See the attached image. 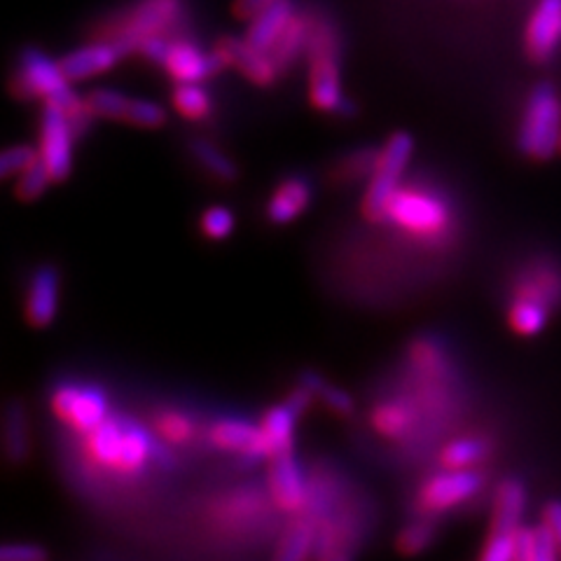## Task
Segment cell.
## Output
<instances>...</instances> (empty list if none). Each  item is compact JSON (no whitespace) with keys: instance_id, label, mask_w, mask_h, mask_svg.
<instances>
[{"instance_id":"obj_1","label":"cell","mask_w":561,"mask_h":561,"mask_svg":"<svg viewBox=\"0 0 561 561\" xmlns=\"http://www.w3.org/2000/svg\"><path fill=\"white\" fill-rule=\"evenodd\" d=\"M309 101L316 111L340 117H354L356 105L344 96L340 73V31L325 12L311 10L307 43Z\"/></svg>"},{"instance_id":"obj_2","label":"cell","mask_w":561,"mask_h":561,"mask_svg":"<svg viewBox=\"0 0 561 561\" xmlns=\"http://www.w3.org/2000/svg\"><path fill=\"white\" fill-rule=\"evenodd\" d=\"M396 230L419 243H447L454 230V214L447 199L424 185H400L389 204V218Z\"/></svg>"},{"instance_id":"obj_3","label":"cell","mask_w":561,"mask_h":561,"mask_svg":"<svg viewBox=\"0 0 561 561\" xmlns=\"http://www.w3.org/2000/svg\"><path fill=\"white\" fill-rule=\"evenodd\" d=\"M187 14V0H134L131 5L113 14V20L99 26L96 35L117 41L136 55L138 45L152 35H179V26Z\"/></svg>"},{"instance_id":"obj_4","label":"cell","mask_w":561,"mask_h":561,"mask_svg":"<svg viewBox=\"0 0 561 561\" xmlns=\"http://www.w3.org/2000/svg\"><path fill=\"white\" fill-rule=\"evenodd\" d=\"M10 90L16 99H41L43 103H55L66 115H73L84 103L70 87L59 61L51 59L41 47H24L16 59Z\"/></svg>"},{"instance_id":"obj_5","label":"cell","mask_w":561,"mask_h":561,"mask_svg":"<svg viewBox=\"0 0 561 561\" xmlns=\"http://www.w3.org/2000/svg\"><path fill=\"white\" fill-rule=\"evenodd\" d=\"M561 144V99L550 82H538L526 96L517 148L534 162H550Z\"/></svg>"},{"instance_id":"obj_6","label":"cell","mask_w":561,"mask_h":561,"mask_svg":"<svg viewBox=\"0 0 561 561\" xmlns=\"http://www.w3.org/2000/svg\"><path fill=\"white\" fill-rule=\"evenodd\" d=\"M412 152L414 138L408 131H396L386 138L360 206L363 218L370 225H386V218H389V204L398 187L402 185V173H405L412 160Z\"/></svg>"},{"instance_id":"obj_7","label":"cell","mask_w":561,"mask_h":561,"mask_svg":"<svg viewBox=\"0 0 561 561\" xmlns=\"http://www.w3.org/2000/svg\"><path fill=\"white\" fill-rule=\"evenodd\" d=\"M49 408L61 424L80 435L94 431L108 419V398L99 386L73 381L59 383L49 396Z\"/></svg>"},{"instance_id":"obj_8","label":"cell","mask_w":561,"mask_h":561,"mask_svg":"<svg viewBox=\"0 0 561 561\" xmlns=\"http://www.w3.org/2000/svg\"><path fill=\"white\" fill-rule=\"evenodd\" d=\"M484 486L482 470L443 468L419 486L416 503L421 513H447L451 507L476 499Z\"/></svg>"},{"instance_id":"obj_9","label":"cell","mask_w":561,"mask_h":561,"mask_svg":"<svg viewBox=\"0 0 561 561\" xmlns=\"http://www.w3.org/2000/svg\"><path fill=\"white\" fill-rule=\"evenodd\" d=\"M76 134L66 113L55 103H43L41 113V160L47 167L51 183H61L73 169Z\"/></svg>"},{"instance_id":"obj_10","label":"cell","mask_w":561,"mask_h":561,"mask_svg":"<svg viewBox=\"0 0 561 561\" xmlns=\"http://www.w3.org/2000/svg\"><path fill=\"white\" fill-rule=\"evenodd\" d=\"M210 51H214L222 68H237L239 73L255 87H272L280 76L272 51L260 49L245 38L222 35Z\"/></svg>"},{"instance_id":"obj_11","label":"cell","mask_w":561,"mask_h":561,"mask_svg":"<svg viewBox=\"0 0 561 561\" xmlns=\"http://www.w3.org/2000/svg\"><path fill=\"white\" fill-rule=\"evenodd\" d=\"M561 43V0H536L524 28V49L534 64L554 57Z\"/></svg>"},{"instance_id":"obj_12","label":"cell","mask_w":561,"mask_h":561,"mask_svg":"<svg viewBox=\"0 0 561 561\" xmlns=\"http://www.w3.org/2000/svg\"><path fill=\"white\" fill-rule=\"evenodd\" d=\"M208 440L222 451H234L241 456V463L270 461V445L260 426L243 419H220L208 428Z\"/></svg>"},{"instance_id":"obj_13","label":"cell","mask_w":561,"mask_h":561,"mask_svg":"<svg viewBox=\"0 0 561 561\" xmlns=\"http://www.w3.org/2000/svg\"><path fill=\"white\" fill-rule=\"evenodd\" d=\"M162 68L173 82H204L222 70L214 51H204L195 41L181 33L171 38Z\"/></svg>"},{"instance_id":"obj_14","label":"cell","mask_w":561,"mask_h":561,"mask_svg":"<svg viewBox=\"0 0 561 561\" xmlns=\"http://www.w3.org/2000/svg\"><path fill=\"white\" fill-rule=\"evenodd\" d=\"M129 57V49L117 41L99 38L94 43H87L82 47L70 49L68 55L59 59L64 73L70 82L90 80L101 73H108L122 59Z\"/></svg>"},{"instance_id":"obj_15","label":"cell","mask_w":561,"mask_h":561,"mask_svg":"<svg viewBox=\"0 0 561 561\" xmlns=\"http://www.w3.org/2000/svg\"><path fill=\"white\" fill-rule=\"evenodd\" d=\"M267 484H270V496L280 513H288V515L302 513V507L307 505L309 482L305 480L302 468L295 461L293 451L274 456L270 461Z\"/></svg>"},{"instance_id":"obj_16","label":"cell","mask_w":561,"mask_h":561,"mask_svg":"<svg viewBox=\"0 0 561 561\" xmlns=\"http://www.w3.org/2000/svg\"><path fill=\"white\" fill-rule=\"evenodd\" d=\"M125 435H127V419H115V416H108L101 426L84 433L82 456L87 466L119 476L122 451H125Z\"/></svg>"},{"instance_id":"obj_17","label":"cell","mask_w":561,"mask_h":561,"mask_svg":"<svg viewBox=\"0 0 561 561\" xmlns=\"http://www.w3.org/2000/svg\"><path fill=\"white\" fill-rule=\"evenodd\" d=\"M59 311V270L55 265H43L33 272L26 288L24 313L33 328H47L57 319Z\"/></svg>"},{"instance_id":"obj_18","label":"cell","mask_w":561,"mask_h":561,"mask_svg":"<svg viewBox=\"0 0 561 561\" xmlns=\"http://www.w3.org/2000/svg\"><path fill=\"white\" fill-rule=\"evenodd\" d=\"M311 204V185L302 175H288V179L280 181L272 197L267 199V220L272 225H288L300 218L307 206Z\"/></svg>"},{"instance_id":"obj_19","label":"cell","mask_w":561,"mask_h":561,"mask_svg":"<svg viewBox=\"0 0 561 561\" xmlns=\"http://www.w3.org/2000/svg\"><path fill=\"white\" fill-rule=\"evenodd\" d=\"M513 297H526V300H536L557 309L561 305V270L552 262L531 265L515 280Z\"/></svg>"},{"instance_id":"obj_20","label":"cell","mask_w":561,"mask_h":561,"mask_svg":"<svg viewBox=\"0 0 561 561\" xmlns=\"http://www.w3.org/2000/svg\"><path fill=\"white\" fill-rule=\"evenodd\" d=\"M297 10H300V5H297L295 0H276V3H272L270 8H265L260 14L253 16L243 38L260 49L272 51L276 41L284 35L288 24L293 22Z\"/></svg>"},{"instance_id":"obj_21","label":"cell","mask_w":561,"mask_h":561,"mask_svg":"<svg viewBox=\"0 0 561 561\" xmlns=\"http://www.w3.org/2000/svg\"><path fill=\"white\" fill-rule=\"evenodd\" d=\"M526 507V486L517 478H507L499 484L494 494V511H491L489 534H511L515 536L522 526V515Z\"/></svg>"},{"instance_id":"obj_22","label":"cell","mask_w":561,"mask_h":561,"mask_svg":"<svg viewBox=\"0 0 561 561\" xmlns=\"http://www.w3.org/2000/svg\"><path fill=\"white\" fill-rule=\"evenodd\" d=\"M309 28H311V10H297L284 35H280L276 45L272 47V57L280 70V76L288 73V70L300 61V57L307 55Z\"/></svg>"},{"instance_id":"obj_23","label":"cell","mask_w":561,"mask_h":561,"mask_svg":"<svg viewBox=\"0 0 561 561\" xmlns=\"http://www.w3.org/2000/svg\"><path fill=\"white\" fill-rule=\"evenodd\" d=\"M3 445L8 461L22 466L31 454V435H28V419L26 410L20 400H10L3 416Z\"/></svg>"},{"instance_id":"obj_24","label":"cell","mask_w":561,"mask_h":561,"mask_svg":"<svg viewBox=\"0 0 561 561\" xmlns=\"http://www.w3.org/2000/svg\"><path fill=\"white\" fill-rule=\"evenodd\" d=\"M297 416L300 414H297L288 402L267 410L265 416H262L260 428L265 433V440L270 445V461L274 456L293 451V433H295Z\"/></svg>"},{"instance_id":"obj_25","label":"cell","mask_w":561,"mask_h":561,"mask_svg":"<svg viewBox=\"0 0 561 561\" xmlns=\"http://www.w3.org/2000/svg\"><path fill=\"white\" fill-rule=\"evenodd\" d=\"M416 424V412L402 400H383L373 410V426L389 440H405Z\"/></svg>"},{"instance_id":"obj_26","label":"cell","mask_w":561,"mask_h":561,"mask_svg":"<svg viewBox=\"0 0 561 561\" xmlns=\"http://www.w3.org/2000/svg\"><path fill=\"white\" fill-rule=\"evenodd\" d=\"M316 540H319V522L300 513V517L293 519L288 529L280 534V540L276 546V559H305L311 554Z\"/></svg>"},{"instance_id":"obj_27","label":"cell","mask_w":561,"mask_h":561,"mask_svg":"<svg viewBox=\"0 0 561 561\" xmlns=\"http://www.w3.org/2000/svg\"><path fill=\"white\" fill-rule=\"evenodd\" d=\"M550 311L552 309L542 302L526 300V297H513L511 307H507V325L519 337H534L546 330Z\"/></svg>"},{"instance_id":"obj_28","label":"cell","mask_w":561,"mask_h":561,"mask_svg":"<svg viewBox=\"0 0 561 561\" xmlns=\"http://www.w3.org/2000/svg\"><path fill=\"white\" fill-rule=\"evenodd\" d=\"M173 108L190 122H204L214 113V99L202 82H175L173 87Z\"/></svg>"},{"instance_id":"obj_29","label":"cell","mask_w":561,"mask_h":561,"mask_svg":"<svg viewBox=\"0 0 561 561\" xmlns=\"http://www.w3.org/2000/svg\"><path fill=\"white\" fill-rule=\"evenodd\" d=\"M377 160H379V150L358 148L354 152L344 154L340 162H335V167L330 169V181L340 187H346L351 183L365 179V175H373Z\"/></svg>"},{"instance_id":"obj_30","label":"cell","mask_w":561,"mask_h":561,"mask_svg":"<svg viewBox=\"0 0 561 561\" xmlns=\"http://www.w3.org/2000/svg\"><path fill=\"white\" fill-rule=\"evenodd\" d=\"M489 445L480 437H456L440 451L443 468H476L484 461Z\"/></svg>"},{"instance_id":"obj_31","label":"cell","mask_w":561,"mask_h":561,"mask_svg":"<svg viewBox=\"0 0 561 561\" xmlns=\"http://www.w3.org/2000/svg\"><path fill=\"white\" fill-rule=\"evenodd\" d=\"M410 360L414 365V370L424 377L426 381H437L443 379L447 373V360L445 354L435 342L431 340H419L410 348Z\"/></svg>"},{"instance_id":"obj_32","label":"cell","mask_w":561,"mask_h":561,"mask_svg":"<svg viewBox=\"0 0 561 561\" xmlns=\"http://www.w3.org/2000/svg\"><path fill=\"white\" fill-rule=\"evenodd\" d=\"M192 154H195V160L210 175H214V179H218L222 183L237 181V175H239L237 164L230 160V157L222 154L214 144H208V140H195V144H192Z\"/></svg>"},{"instance_id":"obj_33","label":"cell","mask_w":561,"mask_h":561,"mask_svg":"<svg viewBox=\"0 0 561 561\" xmlns=\"http://www.w3.org/2000/svg\"><path fill=\"white\" fill-rule=\"evenodd\" d=\"M51 183V175L47 171V167L43 164V160L35 162L33 167H28L24 173L16 175V183H14V197L31 204L35 199H41L45 195L47 185Z\"/></svg>"},{"instance_id":"obj_34","label":"cell","mask_w":561,"mask_h":561,"mask_svg":"<svg viewBox=\"0 0 561 561\" xmlns=\"http://www.w3.org/2000/svg\"><path fill=\"white\" fill-rule=\"evenodd\" d=\"M433 538H435L433 522L431 519H419V522L408 524L405 529H400V534L396 538V548H398L400 554L412 557V554L424 552L433 542Z\"/></svg>"},{"instance_id":"obj_35","label":"cell","mask_w":561,"mask_h":561,"mask_svg":"<svg viewBox=\"0 0 561 561\" xmlns=\"http://www.w3.org/2000/svg\"><path fill=\"white\" fill-rule=\"evenodd\" d=\"M87 101H90L96 117L117 119V122H125L127 111H129V103H131L129 96H125V94L117 92V90H105V87H101V90H94V92L87 94Z\"/></svg>"},{"instance_id":"obj_36","label":"cell","mask_w":561,"mask_h":561,"mask_svg":"<svg viewBox=\"0 0 561 561\" xmlns=\"http://www.w3.org/2000/svg\"><path fill=\"white\" fill-rule=\"evenodd\" d=\"M154 431L164 443L185 445L192 437V433H195V426H192L190 416L175 412V410H169L154 419Z\"/></svg>"},{"instance_id":"obj_37","label":"cell","mask_w":561,"mask_h":561,"mask_svg":"<svg viewBox=\"0 0 561 561\" xmlns=\"http://www.w3.org/2000/svg\"><path fill=\"white\" fill-rule=\"evenodd\" d=\"M125 125L138 127V129H162L167 125V111L160 103L144 101V99H131L129 111L125 117Z\"/></svg>"},{"instance_id":"obj_38","label":"cell","mask_w":561,"mask_h":561,"mask_svg":"<svg viewBox=\"0 0 561 561\" xmlns=\"http://www.w3.org/2000/svg\"><path fill=\"white\" fill-rule=\"evenodd\" d=\"M202 234L208 237L210 241H222L232 234L234 230V216L230 208L225 206H210L206 208L202 218H199Z\"/></svg>"},{"instance_id":"obj_39","label":"cell","mask_w":561,"mask_h":561,"mask_svg":"<svg viewBox=\"0 0 561 561\" xmlns=\"http://www.w3.org/2000/svg\"><path fill=\"white\" fill-rule=\"evenodd\" d=\"M41 160V150H35L33 146H12L0 157V173L5 179H16V175L24 173L28 167Z\"/></svg>"},{"instance_id":"obj_40","label":"cell","mask_w":561,"mask_h":561,"mask_svg":"<svg viewBox=\"0 0 561 561\" xmlns=\"http://www.w3.org/2000/svg\"><path fill=\"white\" fill-rule=\"evenodd\" d=\"M482 561H513L515 559V536L511 534H489L482 552Z\"/></svg>"},{"instance_id":"obj_41","label":"cell","mask_w":561,"mask_h":561,"mask_svg":"<svg viewBox=\"0 0 561 561\" xmlns=\"http://www.w3.org/2000/svg\"><path fill=\"white\" fill-rule=\"evenodd\" d=\"M319 398L323 400V405L330 412H335L340 416H351V414H354V400H351V396L346 391L335 389V386L323 383L321 391H319Z\"/></svg>"},{"instance_id":"obj_42","label":"cell","mask_w":561,"mask_h":561,"mask_svg":"<svg viewBox=\"0 0 561 561\" xmlns=\"http://www.w3.org/2000/svg\"><path fill=\"white\" fill-rule=\"evenodd\" d=\"M534 534H536V561H554L561 557L559 542L546 522L534 526Z\"/></svg>"},{"instance_id":"obj_43","label":"cell","mask_w":561,"mask_h":561,"mask_svg":"<svg viewBox=\"0 0 561 561\" xmlns=\"http://www.w3.org/2000/svg\"><path fill=\"white\" fill-rule=\"evenodd\" d=\"M0 559L3 561H43L47 559V552L41 546L33 542H10L0 550Z\"/></svg>"},{"instance_id":"obj_44","label":"cell","mask_w":561,"mask_h":561,"mask_svg":"<svg viewBox=\"0 0 561 561\" xmlns=\"http://www.w3.org/2000/svg\"><path fill=\"white\" fill-rule=\"evenodd\" d=\"M515 559L536 561V534L529 526H519L515 534Z\"/></svg>"},{"instance_id":"obj_45","label":"cell","mask_w":561,"mask_h":561,"mask_svg":"<svg viewBox=\"0 0 561 561\" xmlns=\"http://www.w3.org/2000/svg\"><path fill=\"white\" fill-rule=\"evenodd\" d=\"M272 3H276V0H234L232 12H234L237 20L251 22L255 14H260L262 10L270 8Z\"/></svg>"},{"instance_id":"obj_46","label":"cell","mask_w":561,"mask_h":561,"mask_svg":"<svg viewBox=\"0 0 561 561\" xmlns=\"http://www.w3.org/2000/svg\"><path fill=\"white\" fill-rule=\"evenodd\" d=\"M542 522L550 526V531L554 534L561 550V501H550L546 505V511H542Z\"/></svg>"},{"instance_id":"obj_47","label":"cell","mask_w":561,"mask_h":561,"mask_svg":"<svg viewBox=\"0 0 561 561\" xmlns=\"http://www.w3.org/2000/svg\"><path fill=\"white\" fill-rule=\"evenodd\" d=\"M559 154H561V144H559Z\"/></svg>"}]
</instances>
